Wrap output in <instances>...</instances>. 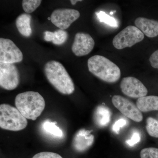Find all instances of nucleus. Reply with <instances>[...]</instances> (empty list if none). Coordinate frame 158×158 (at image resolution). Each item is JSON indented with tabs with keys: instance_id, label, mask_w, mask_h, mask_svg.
I'll use <instances>...</instances> for the list:
<instances>
[{
	"instance_id": "obj_1",
	"label": "nucleus",
	"mask_w": 158,
	"mask_h": 158,
	"mask_svg": "<svg viewBox=\"0 0 158 158\" xmlns=\"http://www.w3.org/2000/svg\"><path fill=\"white\" fill-rule=\"evenodd\" d=\"M44 73L48 82L62 94L70 95L75 90L72 79L64 66L58 61H49L44 66Z\"/></svg>"
},
{
	"instance_id": "obj_2",
	"label": "nucleus",
	"mask_w": 158,
	"mask_h": 158,
	"mask_svg": "<svg viewBox=\"0 0 158 158\" xmlns=\"http://www.w3.org/2000/svg\"><path fill=\"white\" fill-rule=\"evenodd\" d=\"M15 105L26 118L35 120L44 110L45 102L38 92L29 91L18 94L15 98Z\"/></svg>"
},
{
	"instance_id": "obj_3",
	"label": "nucleus",
	"mask_w": 158,
	"mask_h": 158,
	"mask_svg": "<svg viewBox=\"0 0 158 158\" xmlns=\"http://www.w3.org/2000/svg\"><path fill=\"white\" fill-rule=\"evenodd\" d=\"M88 66L90 73L107 83H115L121 77L119 67L103 56L95 55L90 57L88 61Z\"/></svg>"
},
{
	"instance_id": "obj_4",
	"label": "nucleus",
	"mask_w": 158,
	"mask_h": 158,
	"mask_svg": "<svg viewBox=\"0 0 158 158\" xmlns=\"http://www.w3.org/2000/svg\"><path fill=\"white\" fill-rule=\"evenodd\" d=\"M27 118L17 108L9 104L0 105V127L2 129L18 131L27 125Z\"/></svg>"
},
{
	"instance_id": "obj_5",
	"label": "nucleus",
	"mask_w": 158,
	"mask_h": 158,
	"mask_svg": "<svg viewBox=\"0 0 158 158\" xmlns=\"http://www.w3.org/2000/svg\"><path fill=\"white\" fill-rule=\"evenodd\" d=\"M144 38V34L135 26H129L120 31L113 38V45L118 50L131 47L141 42Z\"/></svg>"
},
{
	"instance_id": "obj_6",
	"label": "nucleus",
	"mask_w": 158,
	"mask_h": 158,
	"mask_svg": "<svg viewBox=\"0 0 158 158\" xmlns=\"http://www.w3.org/2000/svg\"><path fill=\"white\" fill-rule=\"evenodd\" d=\"M20 83L18 69L14 64L0 62V86L8 90H14Z\"/></svg>"
},
{
	"instance_id": "obj_7",
	"label": "nucleus",
	"mask_w": 158,
	"mask_h": 158,
	"mask_svg": "<svg viewBox=\"0 0 158 158\" xmlns=\"http://www.w3.org/2000/svg\"><path fill=\"white\" fill-rule=\"evenodd\" d=\"M112 103L114 106L126 117L136 122H141L143 120L142 113L137 106L130 100L120 95L113 97Z\"/></svg>"
},
{
	"instance_id": "obj_8",
	"label": "nucleus",
	"mask_w": 158,
	"mask_h": 158,
	"mask_svg": "<svg viewBox=\"0 0 158 158\" xmlns=\"http://www.w3.org/2000/svg\"><path fill=\"white\" fill-rule=\"evenodd\" d=\"M23 60L22 52L12 40L0 38V62L14 64Z\"/></svg>"
},
{
	"instance_id": "obj_9",
	"label": "nucleus",
	"mask_w": 158,
	"mask_h": 158,
	"mask_svg": "<svg viewBox=\"0 0 158 158\" xmlns=\"http://www.w3.org/2000/svg\"><path fill=\"white\" fill-rule=\"evenodd\" d=\"M80 16V12L75 9H59L53 11L50 17L51 22L54 25L64 30L68 29Z\"/></svg>"
},
{
	"instance_id": "obj_10",
	"label": "nucleus",
	"mask_w": 158,
	"mask_h": 158,
	"mask_svg": "<svg viewBox=\"0 0 158 158\" xmlns=\"http://www.w3.org/2000/svg\"><path fill=\"white\" fill-rule=\"evenodd\" d=\"M123 93L129 97L139 98L146 96L148 90L144 84L138 79L132 77L123 78L120 83Z\"/></svg>"
},
{
	"instance_id": "obj_11",
	"label": "nucleus",
	"mask_w": 158,
	"mask_h": 158,
	"mask_svg": "<svg viewBox=\"0 0 158 158\" xmlns=\"http://www.w3.org/2000/svg\"><path fill=\"white\" fill-rule=\"evenodd\" d=\"M94 44V40L90 35L79 32L75 36L72 46V51L77 56H84L93 50Z\"/></svg>"
},
{
	"instance_id": "obj_12",
	"label": "nucleus",
	"mask_w": 158,
	"mask_h": 158,
	"mask_svg": "<svg viewBox=\"0 0 158 158\" xmlns=\"http://www.w3.org/2000/svg\"><path fill=\"white\" fill-rule=\"evenodd\" d=\"M94 140V136L91 134V131L82 129L79 130L74 136L73 146L77 152H84L93 145Z\"/></svg>"
},
{
	"instance_id": "obj_13",
	"label": "nucleus",
	"mask_w": 158,
	"mask_h": 158,
	"mask_svg": "<svg viewBox=\"0 0 158 158\" xmlns=\"http://www.w3.org/2000/svg\"><path fill=\"white\" fill-rule=\"evenodd\" d=\"M135 23L136 27L147 37L153 38L158 36V21L138 17Z\"/></svg>"
},
{
	"instance_id": "obj_14",
	"label": "nucleus",
	"mask_w": 158,
	"mask_h": 158,
	"mask_svg": "<svg viewBox=\"0 0 158 158\" xmlns=\"http://www.w3.org/2000/svg\"><path fill=\"white\" fill-rule=\"evenodd\" d=\"M112 112L106 106L101 105L97 107L93 114L94 123L99 127H104L110 123L111 121Z\"/></svg>"
},
{
	"instance_id": "obj_15",
	"label": "nucleus",
	"mask_w": 158,
	"mask_h": 158,
	"mask_svg": "<svg viewBox=\"0 0 158 158\" xmlns=\"http://www.w3.org/2000/svg\"><path fill=\"white\" fill-rule=\"evenodd\" d=\"M136 106L143 113L158 111V96L150 95L138 98Z\"/></svg>"
},
{
	"instance_id": "obj_16",
	"label": "nucleus",
	"mask_w": 158,
	"mask_h": 158,
	"mask_svg": "<svg viewBox=\"0 0 158 158\" xmlns=\"http://www.w3.org/2000/svg\"><path fill=\"white\" fill-rule=\"evenodd\" d=\"M31 15L27 13H23L16 19V28L20 34L24 37H30L32 34L31 26Z\"/></svg>"
},
{
	"instance_id": "obj_17",
	"label": "nucleus",
	"mask_w": 158,
	"mask_h": 158,
	"mask_svg": "<svg viewBox=\"0 0 158 158\" xmlns=\"http://www.w3.org/2000/svg\"><path fill=\"white\" fill-rule=\"evenodd\" d=\"M44 40L47 42H52L55 45H61L65 43L68 39V34L64 30H59L54 32L45 31L44 32Z\"/></svg>"
},
{
	"instance_id": "obj_18",
	"label": "nucleus",
	"mask_w": 158,
	"mask_h": 158,
	"mask_svg": "<svg viewBox=\"0 0 158 158\" xmlns=\"http://www.w3.org/2000/svg\"><path fill=\"white\" fill-rule=\"evenodd\" d=\"M42 127L43 129L46 133L53 137L62 138L63 136V131L57 125L56 122H52L47 119L44 122Z\"/></svg>"
},
{
	"instance_id": "obj_19",
	"label": "nucleus",
	"mask_w": 158,
	"mask_h": 158,
	"mask_svg": "<svg viewBox=\"0 0 158 158\" xmlns=\"http://www.w3.org/2000/svg\"><path fill=\"white\" fill-rule=\"evenodd\" d=\"M146 130L150 136L158 138V121L155 118L149 117L146 120Z\"/></svg>"
},
{
	"instance_id": "obj_20",
	"label": "nucleus",
	"mask_w": 158,
	"mask_h": 158,
	"mask_svg": "<svg viewBox=\"0 0 158 158\" xmlns=\"http://www.w3.org/2000/svg\"><path fill=\"white\" fill-rule=\"evenodd\" d=\"M41 0H23L22 6L24 11L27 14H30L35 11L41 4Z\"/></svg>"
},
{
	"instance_id": "obj_21",
	"label": "nucleus",
	"mask_w": 158,
	"mask_h": 158,
	"mask_svg": "<svg viewBox=\"0 0 158 158\" xmlns=\"http://www.w3.org/2000/svg\"><path fill=\"white\" fill-rule=\"evenodd\" d=\"M97 16L101 22H103L112 27H118L117 21L114 18L108 15L102 11L96 12Z\"/></svg>"
},
{
	"instance_id": "obj_22",
	"label": "nucleus",
	"mask_w": 158,
	"mask_h": 158,
	"mask_svg": "<svg viewBox=\"0 0 158 158\" xmlns=\"http://www.w3.org/2000/svg\"><path fill=\"white\" fill-rule=\"evenodd\" d=\"M141 158H158V148H144L140 152Z\"/></svg>"
},
{
	"instance_id": "obj_23",
	"label": "nucleus",
	"mask_w": 158,
	"mask_h": 158,
	"mask_svg": "<svg viewBox=\"0 0 158 158\" xmlns=\"http://www.w3.org/2000/svg\"><path fill=\"white\" fill-rule=\"evenodd\" d=\"M141 136L138 131H135L133 133L131 137L126 141V144L130 147H133L138 144L141 141Z\"/></svg>"
},
{
	"instance_id": "obj_24",
	"label": "nucleus",
	"mask_w": 158,
	"mask_h": 158,
	"mask_svg": "<svg viewBox=\"0 0 158 158\" xmlns=\"http://www.w3.org/2000/svg\"><path fill=\"white\" fill-rule=\"evenodd\" d=\"M127 120L123 118H120L116 120L112 126V130L116 134L119 133L120 129L127 124Z\"/></svg>"
},
{
	"instance_id": "obj_25",
	"label": "nucleus",
	"mask_w": 158,
	"mask_h": 158,
	"mask_svg": "<svg viewBox=\"0 0 158 158\" xmlns=\"http://www.w3.org/2000/svg\"><path fill=\"white\" fill-rule=\"evenodd\" d=\"M32 158H63L56 153L44 152L36 154Z\"/></svg>"
},
{
	"instance_id": "obj_26",
	"label": "nucleus",
	"mask_w": 158,
	"mask_h": 158,
	"mask_svg": "<svg viewBox=\"0 0 158 158\" xmlns=\"http://www.w3.org/2000/svg\"><path fill=\"white\" fill-rule=\"evenodd\" d=\"M149 61L153 68L158 69V50L154 52L151 56Z\"/></svg>"
},
{
	"instance_id": "obj_27",
	"label": "nucleus",
	"mask_w": 158,
	"mask_h": 158,
	"mask_svg": "<svg viewBox=\"0 0 158 158\" xmlns=\"http://www.w3.org/2000/svg\"><path fill=\"white\" fill-rule=\"evenodd\" d=\"M82 1H80V0H71V1H70V2L71 3L72 5L74 6L78 2H82Z\"/></svg>"
},
{
	"instance_id": "obj_28",
	"label": "nucleus",
	"mask_w": 158,
	"mask_h": 158,
	"mask_svg": "<svg viewBox=\"0 0 158 158\" xmlns=\"http://www.w3.org/2000/svg\"><path fill=\"white\" fill-rule=\"evenodd\" d=\"M48 19L49 20H51V17H48Z\"/></svg>"
}]
</instances>
